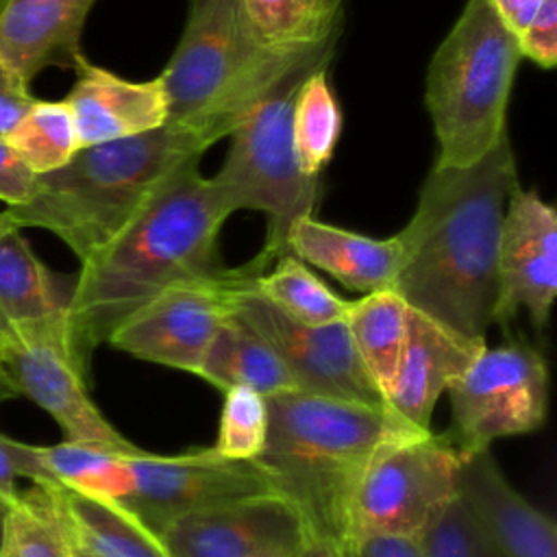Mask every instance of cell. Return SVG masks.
Returning <instances> with one entry per match:
<instances>
[{
    "label": "cell",
    "instance_id": "1",
    "mask_svg": "<svg viewBox=\"0 0 557 557\" xmlns=\"http://www.w3.org/2000/svg\"><path fill=\"white\" fill-rule=\"evenodd\" d=\"M516 187L509 137L470 165H433L409 224L396 233L400 261L392 289L411 309L485 339L496 320L500 231Z\"/></svg>",
    "mask_w": 557,
    "mask_h": 557
},
{
    "label": "cell",
    "instance_id": "2",
    "mask_svg": "<svg viewBox=\"0 0 557 557\" xmlns=\"http://www.w3.org/2000/svg\"><path fill=\"white\" fill-rule=\"evenodd\" d=\"M198 161H187L102 250L81 263L65 315L85 366L91 350L152 296L222 270L218 235L231 209Z\"/></svg>",
    "mask_w": 557,
    "mask_h": 557
},
{
    "label": "cell",
    "instance_id": "3",
    "mask_svg": "<svg viewBox=\"0 0 557 557\" xmlns=\"http://www.w3.org/2000/svg\"><path fill=\"white\" fill-rule=\"evenodd\" d=\"M268 411L265 446L252 463L309 533L348 544V507L363 472L381 450L420 429L387 407L302 389L270 396Z\"/></svg>",
    "mask_w": 557,
    "mask_h": 557
},
{
    "label": "cell",
    "instance_id": "4",
    "mask_svg": "<svg viewBox=\"0 0 557 557\" xmlns=\"http://www.w3.org/2000/svg\"><path fill=\"white\" fill-rule=\"evenodd\" d=\"M211 144L215 139L202 128L163 124L126 139L85 146L63 168L37 174L33 198L4 213L17 228L52 231L85 263Z\"/></svg>",
    "mask_w": 557,
    "mask_h": 557
},
{
    "label": "cell",
    "instance_id": "5",
    "mask_svg": "<svg viewBox=\"0 0 557 557\" xmlns=\"http://www.w3.org/2000/svg\"><path fill=\"white\" fill-rule=\"evenodd\" d=\"M329 41L276 50L252 28L239 0H189L178 46L159 74L165 124L202 128L215 141L228 137L296 65Z\"/></svg>",
    "mask_w": 557,
    "mask_h": 557
},
{
    "label": "cell",
    "instance_id": "6",
    "mask_svg": "<svg viewBox=\"0 0 557 557\" xmlns=\"http://www.w3.org/2000/svg\"><path fill=\"white\" fill-rule=\"evenodd\" d=\"M520 59L518 37L492 2L468 0L426 72L437 168L470 165L507 137V102Z\"/></svg>",
    "mask_w": 557,
    "mask_h": 557
},
{
    "label": "cell",
    "instance_id": "7",
    "mask_svg": "<svg viewBox=\"0 0 557 557\" xmlns=\"http://www.w3.org/2000/svg\"><path fill=\"white\" fill-rule=\"evenodd\" d=\"M335 41L296 65L228 135L222 168L211 176L224 205L233 211L255 209L268 215L265 242L259 250L272 263L287 255V233L318 202V176L298 170L292 144V111L298 87L311 70L331 63Z\"/></svg>",
    "mask_w": 557,
    "mask_h": 557
},
{
    "label": "cell",
    "instance_id": "8",
    "mask_svg": "<svg viewBox=\"0 0 557 557\" xmlns=\"http://www.w3.org/2000/svg\"><path fill=\"white\" fill-rule=\"evenodd\" d=\"M463 453L431 429L389 444L368 466L348 507V542L420 540L457 498Z\"/></svg>",
    "mask_w": 557,
    "mask_h": 557
},
{
    "label": "cell",
    "instance_id": "9",
    "mask_svg": "<svg viewBox=\"0 0 557 557\" xmlns=\"http://www.w3.org/2000/svg\"><path fill=\"white\" fill-rule=\"evenodd\" d=\"M446 394L457 448H490L496 440L533 433L546 422L548 368L524 339L494 348L485 344Z\"/></svg>",
    "mask_w": 557,
    "mask_h": 557
},
{
    "label": "cell",
    "instance_id": "10",
    "mask_svg": "<svg viewBox=\"0 0 557 557\" xmlns=\"http://www.w3.org/2000/svg\"><path fill=\"white\" fill-rule=\"evenodd\" d=\"M0 370L17 394L37 403L65 433L67 442L131 453L133 446L87 394V366L78 359L67 315L15 326L0 335Z\"/></svg>",
    "mask_w": 557,
    "mask_h": 557
},
{
    "label": "cell",
    "instance_id": "11",
    "mask_svg": "<svg viewBox=\"0 0 557 557\" xmlns=\"http://www.w3.org/2000/svg\"><path fill=\"white\" fill-rule=\"evenodd\" d=\"M270 265L272 261L261 252L246 263L244 276L233 287L231 307L274 348L296 389L389 409L383 392L361 366L344 320L331 324L296 322L255 289V278Z\"/></svg>",
    "mask_w": 557,
    "mask_h": 557
},
{
    "label": "cell",
    "instance_id": "12",
    "mask_svg": "<svg viewBox=\"0 0 557 557\" xmlns=\"http://www.w3.org/2000/svg\"><path fill=\"white\" fill-rule=\"evenodd\" d=\"M244 272L246 263L165 287L120 322L107 344L137 359L196 374L218 326L231 313V294Z\"/></svg>",
    "mask_w": 557,
    "mask_h": 557
},
{
    "label": "cell",
    "instance_id": "13",
    "mask_svg": "<svg viewBox=\"0 0 557 557\" xmlns=\"http://www.w3.org/2000/svg\"><path fill=\"white\" fill-rule=\"evenodd\" d=\"M126 461L131 490L117 503L157 535L196 509L272 492L252 461L224 459L211 446L181 455H154L137 448L128 453Z\"/></svg>",
    "mask_w": 557,
    "mask_h": 557
},
{
    "label": "cell",
    "instance_id": "14",
    "mask_svg": "<svg viewBox=\"0 0 557 557\" xmlns=\"http://www.w3.org/2000/svg\"><path fill=\"white\" fill-rule=\"evenodd\" d=\"M307 537L300 513L274 492L196 509L159 533L168 557H294Z\"/></svg>",
    "mask_w": 557,
    "mask_h": 557
},
{
    "label": "cell",
    "instance_id": "15",
    "mask_svg": "<svg viewBox=\"0 0 557 557\" xmlns=\"http://www.w3.org/2000/svg\"><path fill=\"white\" fill-rule=\"evenodd\" d=\"M557 294V213L535 189L511 191L498 246V305L494 324L524 309L540 331Z\"/></svg>",
    "mask_w": 557,
    "mask_h": 557
},
{
    "label": "cell",
    "instance_id": "16",
    "mask_svg": "<svg viewBox=\"0 0 557 557\" xmlns=\"http://www.w3.org/2000/svg\"><path fill=\"white\" fill-rule=\"evenodd\" d=\"M457 496L494 557H557V522L511 485L490 448L463 453Z\"/></svg>",
    "mask_w": 557,
    "mask_h": 557
},
{
    "label": "cell",
    "instance_id": "17",
    "mask_svg": "<svg viewBox=\"0 0 557 557\" xmlns=\"http://www.w3.org/2000/svg\"><path fill=\"white\" fill-rule=\"evenodd\" d=\"M485 339L466 337L409 307L407 337L385 400L405 422L431 429V416L448 387L483 350Z\"/></svg>",
    "mask_w": 557,
    "mask_h": 557
},
{
    "label": "cell",
    "instance_id": "18",
    "mask_svg": "<svg viewBox=\"0 0 557 557\" xmlns=\"http://www.w3.org/2000/svg\"><path fill=\"white\" fill-rule=\"evenodd\" d=\"M76 83L65 104L70 107L81 148L126 139L168 122V102L159 76L128 81L81 57L74 65Z\"/></svg>",
    "mask_w": 557,
    "mask_h": 557
},
{
    "label": "cell",
    "instance_id": "19",
    "mask_svg": "<svg viewBox=\"0 0 557 557\" xmlns=\"http://www.w3.org/2000/svg\"><path fill=\"white\" fill-rule=\"evenodd\" d=\"M96 0H0V61L30 83L44 67H72Z\"/></svg>",
    "mask_w": 557,
    "mask_h": 557
},
{
    "label": "cell",
    "instance_id": "20",
    "mask_svg": "<svg viewBox=\"0 0 557 557\" xmlns=\"http://www.w3.org/2000/svg\"><path fill=\"white\" fill-rule=\"evenodd\" d=\"M287 252L329 272L352 292L372 294L392 289L400 261V239L398 235L374 239L305 215L287 233Z\"/></svg>",
    "mask_w": 557,
    "mask_h": 557
},
{
    "label": "cell",
    "instance_id": "21",
    "mask_svg": "<svg viewBox=\"0 0 557 557\" xmlns=\"http://www.w3.org/2000/svg\"><path fill=\"white\" fill-rule=\"evenodd\" d=\"M218 389L248 387L270 398L296 389V383L274 348L233 307L218 326L196 372Z\"/></svg>",
    "mask_w": 557,
    "mask_h": 557
},
{
    "label": "cell",
    "instance_id": "22",
    "mask_svg": "<svg viewBox=\"0 0 557 557\" xmlns=\"http://www.w3.org/2000/svg\"><path fill=\"white\" fill-rule=\"evenodd\" d=\"M76 548L91 557H168L157 533L111 498L50 485Z\"/></svg>",
    "mask_w": 557,
    "mask_h": 557
},
{
    "label": "cell",
    "instance_id": "23",
    "mask_svg": "<svg viewBox=\"0 0 557 557\" xmlns=\"http://www.w3.org/2000/svg\"><path fill=\"white\" fill-rule=\"evenodd\" d=\"M63 313L65 302L28 242L17 231L0 235V335Z\"/></svg>",
    "mask_w": 557,
    "mask_h": 557
},
{
    "label": "cell",
    "instance_id": "24",
    "mask_svg": "<svg viewBox=\"0 0 557 557\" xmlns=\"http://www.w3.org/2000/svg\"><path fill=\"white\" fill-rule=\"evenodd\" d=\"M407 322L409 305L394 289L363 294L348 302L344 315L352 348L383 396L405 346Z\"/></svg>",
    "mask_w": 557,
    "mask_h": 557
},
{
    "label": "cell",
    "instance_id": "25",
    "mask_svg": "<svg viewBox=\"0 0 557 557\" xmlns=\"http://www.w3.org/2000/svg\"><path fill=\"white\" fill-rule=\"evenodd\" d=\"M37 450L46 472L44 485H59L111 500H120L131 490L128 453L124 450L67 440L52 446H37Z\"/></svg>",
    "mask_w": 557,
    "mask_h": 557
},
{
    "label": "cell",
    "instance_id": "26",
    "mask_svg": "<svg viewBox=\"0 0 557 557\" xmlns=\"http://www.w3.org/2000/svg\"><path fill=\"white\" fill-rule=\"evenodd\" d=\"M0 557H78L50 485H33L9 509Z\"/></svg>",
    "mask_w": 557,
    "mask_h": 557
},
{
    "label": "cell",
    "instance_id": "27",
    "mask_svg": "<svg viewBox=\"0 0 557 557\" xmlns=\"http://www.w3.org/2000/svg\"><path fill=\"white\" fill-rule=\"evenodd\" d=\"M329 63L318 65L298 87L292 111V144L298 170L320 176L342 133V109L326 78Z\"/></svg>",
    "mask_w": 557,
    "mask_h": 557
},
{
    "label": "cell",
    "instance_id": "28",
    "mask_svg": "<svg viewBox=\"0 0 557 557\" xmlns=\"http://www.w3.org/2000/svg\"><path fill=\"white\" fill-rule=\"evenodd\" d=\"M259 37L285 52L320 46L339 33L342 4L326 0H239Z\"/></svg>",
    "mask_w": 557,
    "mask_h": 557
},
{
    "label": "cell",
    "instance_id": "29",
    "mask_svg": "<svg viewBox=\"0 0 557 557\" xmlns=\"http://www.w3.org/2000/svg\"><path fill=\"white\" fill-rule=\"evenodd\" d=\"M252 285L281 313L302 324L339 322L348 309V300L326 287L292 252L281 255Z\"/></svg>",
    "mask_w": 557,
    "mask_h": 557
},
{
    "label": "cell",
    "instance_id": "30",
    "mask_svg": "<svg viewBox=\"0 0 557 557\" xmlns=\"http://www.w3.org/2000/svg\"><path fill=\"white\" fill-rule=\"evenodd\" d=\"M4 139L35 174H48L63 168L81 150L65 100H35Z\"/></svg>",
    "mask_w": 557,
    "mask_h": 557
},
{
    "label": "cell",
    "instance_id": "31",
    "mask_svg": "<svg viewBox=\"0 0 557 557\" xmlns=\"http://www.w3.org/2000/svg\"><path fill=\"white\" fill-rule=\"evenodd\" d=\"M268 398L248 387L224 389L218 437L211 446L231 461H255L268 437Z\"/></svg>",
    "mask_w": 557,
    "mask_h": 557
},
{
    "label": "cell",
    "instance_id": "32",
    "mask_svg": "<svg viewBox=\"0 0 557 557\" xmlns=\"http://www.w3.org/2000/svg\"><path fill=\"white\" fill-rule=\"evenodd\" d=\"M426 557H494L472 524L459 496L420 537Z\"/></svg>",
    "mask_w": 557,
    "mask_h": 557
},
{
    "label": "cell",
    "instance_id": "33",
    "mask_svg": "<svg viewBox=\"0 0 557 557\" xmlns=\"http://www.w3.org/2000/svg\"><path fill=\"white\" fill-rule=\"evenodd\" d=\"M20 479H28L33 485L46 483L39 450L33 444H24L0 433V498L11 507L22 496L17 487Z\"/></svg>",
    "mask_w": 557,
    "mask_h": 557
},
{
    "label": "cell",
    "instance_id": "34",
    "mask_svg": "<svg viewBox=\"0 0 557 557\" xmlns=\"http://www.w3.org/2000/svg\"><path fill=\"white\" fill-rule=\"evenodd\" d=\"M520 54L550 70L557 61V0H544L531 22L518 35Z\"/></svg>",
    "mask_w": 557,
    "mask_h": 557
},
{
    "label": "cell",
    "instance_id": "35",
    "mask_svg": "<svg viewBox=\"0 0 557 557\" xmlns=\"http://www.w3.org/2000/svg\"><path fill=\"white\" fill-rule=\"evenodd\" d=\"M37 187V174L20 159L11 144L0 137V200L9 207L26 205Z\"/></svg>",
    "mask_w": 557,
    "mask_h": 557
},
{
    "label": "cell",
    "instance_id": "36",
    "mask_svg": "<svg viewBox=\"0 0 557 557\" xmlns=\"http://www.w3.org/2000/svg\"><path fill=\"white\" fill-rule=\"evenodd\" d=\"M35 102L28 83L0 61V137H4Z\"/></svg>",
    "mask_w": 557,
    "mask_h": 557
},
{
    "label": "cell",
    "instance_id": "37",
    "mask_svg": "<svg viewBox=\"0 0 557 557\" xmlns=\"http://www.w3.org/2000/svg\"><path fill=\"white\" fill-rule=\"evenodd\" d=\"M348 557H426L420 540L372 535L348 542Z\"/></svg>",
    "mask_w": 557,
    "mask_h": 557
},
{
    "label": "cell",
    "instance_id": "38",
    "mask_svg": "<svg viewBox=\"0 0 557 557\" xmlns=\"http://www.w3.org/2000/svg\"><path fill=\"white\" fill-rule=\"evenodd\" d=\"M503 24L518 37L544 0H490Z\"/></svg>",
    "mask_w": 557,
    "mask_h": 557
},
{
    "label": "cell",
    "instance_id": "39",
    "mask_svg": "<svg viewBox=\"0 0 557 557\" xmlns=\"http://www.w3.org/2000/svg\"><path fill=\"white\" fill-rule=\"evenodd\" d=\"M294 557H348V544L326 535L309 533V537Z\"/></svg>",
    "mask_w": 557,
    "mask_h": 557
},
{
    "label": "cell",
    "instance_id": "40",
    "mask_svg": "<svg viewBox=\"0 0 557 557\" xmlns=\"http://www.w3.org/2000/svg\"><path fill=\"white\" fill-rule=\"evenodd\" d=\"M17 392L13 389V385L9 383V379L4 376V372L0 370V403L2 400H7V398H11V396H15Z\"/></svg>",
    "mask_w": 557,
    "mask_h": 557
},
{
    "label": "cell",
    "instance_id": "41",
    "mask_svg": "<svg viewBox=\"0 0 557 557\" xmlns=\"http://www.w3.org/2000/svg\"><path fill=\"white\" fill-rule=\"evenodd\" d=\"M9 231H17V226L11 222V218L2 211L0 213V235H4V233H9Z\"/></svg>",
    "mask_w": 557,
    "mask_h": 557
},
{
    "label": "cell",
    "instance_id": "42",
    "mask_svg": "<svg viewBox=\"0 0 557 557\" xmlns=\"http://www.w3.org/2000/svg\"><path fill=\"white\" fill-rule=\"evenodd\" d=\"M9 509H11V505L0 498V540H2V527H4V518H7Z\"/></svg>",
    "mask_w": 557,
    "mask_h": 557
},
{
    "label": "cell",
    "instance_id": "43",
    "mask_svg": "<svg viewBox=\"0 0 557 557\" xmlns=\"http://www.w3.org/2000/svg\"><path fill=\"white\" fill-rule=\"evenodd\" d=\"M326 2H331V4H342V0H326Z\"/></svg>",
    "mask_w": 557,
    "mask_h": 557
},
{
    "label": "cell",
    "instance_id": "44",
    "mask_svg": "<svg viewBox=\"0 0 557 557\" xmlns=\"http://www.w3.org/2000/svg\"><path fill=\"white\" fill-rule=\"evenodd\" d=\"M78 557H91V555H85V553H81V550H78Z\"/></svg>",
    "mask_w": 557,
    "mask_h": 557
},
{
    "label": "cell",
    "instance_id": "45",
    "mask_svg": "<svg viewBox=\"0 0 557 557\" xmlns=\"http://www.w3.org/2000/svg\"><path fill=\"white\" fill-rule=\"evenodd\" d=\"M263 557H283V555H263Z\"/></svg>",
    "mask_w": 557,
    "mask_h": 557
},
{
    "label": "cell",
    "instance_id": "46",
    "mask_svg": "<svg viewBox=\"0 0 557 557\" xmlns=\"http://www.w3.org/2000/svg\"><path fill=\"white\" fill-rule=\"evenodd\" d=\"M0 350H2V342H0Z\"/></svg>",
    "mask_w": 557,
    "mask_h": 557
}]
</instances>
